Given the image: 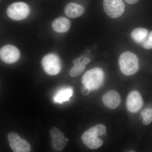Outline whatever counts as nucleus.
Instances as JSON below:
<instances>
[{
	"label": "nucleus",
	"mask_w": 152,
	"mask_h": 152,
	"mask_svg": "<svg viewBox=\"0 0 152 152\" xmlns=\"http://www.w3.org/2000/svg\"><path fill=\"white\" fill-rule=\"evenodd\" d=\"M107 129L102 124H100L92 127L82 136V140L86 146L91 149L95 150L100 148L103 145L102 140L99 137L104 135L106 132Z\"/></svg>",
	"instance_id": "obj_1"
},
{
	"label": "nucleus",
	"mask_w": 152,
	"mask_h": 152,
	"mask_svg": "<svg viewBox=\"0 0 152 152\" xmlns=\"http://www.w3.org/2000/svg\"><path fill=\"white\" fill-rule=\"evenodd\" d=\"M104 75L103 71L99 68H95L87 71L82 77L83 86L91 91L98 89L103 83Z\"/></svg>",
	"instance_id": "obj_2"
},
{
	"label": "nucleus",
	"mask_w": 152,
	"mask_h": 152,
	"mask_svg": "<svg viewBox=\"0 0 152 152\" xmlns=\"http://www.w3.org/2000/svg\"><path fill=\"white\" fill-rule=\"evenodd\" d=\"M120 69L124 75H132L138 69V59L134 54L126 52L120 56L119 58Z\"/></svg>",
	"instance_id": "obj_3"
},
{
	"label": "nucleus",
	"mask_w": 152,
	"mask_h": 152,
	"mask_svg": "<svg viewBox=\"0 0 152 152\" xmlns=\"http://www.w3.org/2000/svg\"><path fill=\"white\" fill-rule=\"evenodd\" d=\"M42 66L45 72L50 75H56L61 70V63L57 55L50 54L45 56L42 60Z\"/></svg>",
	"instance_id": "obj_4"
},
{
	"label": "nucleus",
	"mask_w": 152,
	"mask_h": 152,
	"mask_svg": "<svg viewBox=\"0 0 152 152\" xmlns=\"http://www.w3.org/2000/svg\"><path fill=\"white\" fill-rule=\"evenodd\" d=\"M105 12L112 18H118L121 16L125 10V4L122 0H104Z\"/></svg>",
	"instance_id": "obj_5"
},
{
	"label": "nucleus",
	"mask_w": 152,
	"mask_h": 152,
	"mask_svg": "<svg viewBox=\"0 0 152 152\" xmlns=\"http://www.w3.org/2000/svg\"><path fill=\"white\" fill-rule=\"evenodd\" d=\"M28 6L26 3L19 2L12 4L8 8L7 14L10 18L20 20L26 18L29 13Z\"/></svg>",
	"instance_id": "obj_6"
},
{
	"label": "nucleus",
	"mask_w": 152,
	"mask_h": 152,
	"mask_svg": "<svg viewBox=\"0 0 152 152\" xmlns=\"http://www.w3.org/2000/svg\"><path fill=\"white\" fill-rule=\"evenodd\" d=\"M8 140L13 151L28 152L31 150L30 144L26 141L22 139L17 133H9L8 135Z\"/></svg>",
	"instance_id": "obj_7"
},
{
	"label": "nucleus",
	"mask_w": 152,
	"mask_h": 152,
	"mask_svg": "<svg viewBox=\"0 0 152 152\" xmlns=\"http://www.w3.org/2000/svg\"><path fill=\"white\" fill-rule=\"evenodd\" d=\"M0 57L5 63L13 64L19 60L20 53L16 47L12 45H7L1 49Z\"/></svg>",
	"instance_id": "obj_8"
},
{
	"label": "nucleus",
	"mask_w": 152,
	"mask_h": 152,
	"mask_svg": "<svg viewBox=\"0 0 152 152\" xmlns=\"http://www.w3.org/2000/svg\"><path fill=\"white\" fill-rule=\"evenodd\" d=\"M143 101L140 94L134 91L131 92L128 95L126 101L127 109L132 113H137L142 108Z\"/></svg>",
	"instance_id": "obj_9"
},
{
	"label": "nucleus",
	"mask_w": 152,
	"mask_h": 152,
	"mask_svg": "<svg viewBox=\"0 0 152 152\" xmlns=\"http://www.w3.org/2000/svg\"><path fill=\"white\" fill-rule=\"evenodd\" d=\"M52 139V147L56 151H62L66 145V138L63 133L57 128L52 127L50 131Z\"/></svg>",
	"instance_id": "obj_10"
},
{
	"label": "nucleus",
	"mask_w": 152,
	"mask_h": 152,
	"mask_svg": "<svg viewBox=\"0 0 152 152\" xmlns=\"http://www.w3.org/2000/svg\"><path fill=\"white\" fill-rule=\"evenodd\" d=\"M104 104L109 109L114 110L118 107L121 103L119 94L116 91H110L106 93L102 98Z\"/></svg>",
	"instance_id": "obj_11"
},
{
	"label": "nucleus",
	"mask_w": 152,
	"mask_h": 152,
	"mask_svg": "<svg viewBox=\"0 0 152 152\" xmlns=\"http://www.w3.org/2000/svg\"><path fill=\"white\" fill-rule=\"evenodd\" d=\"M91 60L87 57L83 56L80 58H76L74 60V66L70 71L69 75L71 77H75L81 75L85 70L86 65L89 64Z\"/></svg>",
	"instance_id": "obj_12"
},
{
	"label": "nucleus",
	"mask_w": 152,
	"mask_h": 152,
	"mask_svg": "<svg viewBox=\"0 0 152 152\" xmlns=\"http://www.w3.org/2000/svg\"><path fill=\"white\" fill-rule=\"evenodd\" d=\"M84 12L83 7L75 3L68 4L65 9V13L68 17L72 18L80 17Z\"/></svg>",
	"instance_id": "obj_13"
},
{
	"label": "nucleus",
	"mask_w": 152,
	"mask_h": 152,
	"mask_svg": "<svg viewBox=\"0 0 152 152\" xmlns=\"http://www.w3.org/2000/svg\"><path fill=\"white\" fill-rule=\"evenodd\" d=\"M71 23L68 19L60 17L55 19L52 23V27L55 31L58 33H65L70 28Z\"/></svg>",
	"instance_id": "obj_14"
},
{
	"label": "nucleus",
	"mask_w": 152,
	"mask_h": 152,
	"mask_svg": "<svg viewBox=\"0 0 152 152\" xmlns=\"http://www.w3.org/2000/svg\"><path fill=\"white\" fill-rule=\"evenodd\" d=\"M73 94V91L70 87L63 88L57 92L53 97L55 103L62 104L64 102L69 100L70 98Z\"/></svg>",
	"instance_id": "obj_15"
},
{
	"label": "nucleus",
	"mask_w": 152,
	"mask_h": 152,
	"mask_svg": "<svg viewBox=\"0 0 152 152\" xmlns=\"http://www.w3.org/2000/svg\"><path fill=\"white\" fill-rule=\"evenodd\" d=\"M148 35V30L144 28H137L133 30L131 34V37L137 43L142 44L145 40Z\"/></svg>",
	"instance_id": "obj_16"
},
{
	"label": "nucleus",
	"mask_w": 152,
	"mask_h": 152,
	"mask_svg": "<svg viewBox=\"0 0 152 152\" xmlns=\"http://www.w3.org/2000/svg\"><path fill=\"white\" fill-rule=\"evenodd\" d=\"M142 123L143 124L148 125L150 124L152 121V108H148L144 109L141 113Z\"/></svg>",
	"instance_id": "obj_17"
},
{
	"label": "nucleus",
	"mask_w": 152,
	"mask_h": 152,
	"mask_svg": "<svg viewBox=\"0 0 152 152\" xmlns=\"http://www.w3.org/2000/svg\"><path fill=\"white\" fill-rule=\"evenodd\" d=\"M142 45L145 49H152V31L148 35L145 40L142 44Z\"/></svg>",
	"instance_id": "obj_18"
},
{
	"label": "nucleus",
	"mask_w": 152,
	"mask_h": 152,
	"mask_svg": "<svg viewBox=\"0 0 152 152\" xmlns=\"http://www.w3.org/2000/svg\"><path fill=\"white\" fill-rule=\"evenodd\" d=\"M90 91H91V90L89 89L88 87L85 86L82 87L81 89V92L82 94L84 96H87V95L89 94Z\"/></svg>",
	"instance_id": "obj_19"
},
{
	"label": "nucleus",
	"mask_w": 152,
	"mask_h": 152,
	"mask_svg": "<svg viewBox=\"0 0 152 152\" xmlns=\"http://www.w3.org/2000/svg\"><path fill=\"white\" fill-rule=\"evenodd\" d=\"M125 1L128 4H136V3H137L140 0H125Z\"/></svg>",
	"instance_id": "obj_20"
},
{
	"label": "nucleus",
	"mask_w": 152,
	"mask_h": 152,
	"mask_svg": "<svg viewBox=\"0 0 152 152\" xmlns=\"http://www.w3.org/2000/svg\"><path fill=\"white\" fill-rule=\"evenodd\" d=\"M66 141L67 142L68 141V139L66 138Z\"/></svg>",
	"instance_id": "obj_21"
}]
</instances>
